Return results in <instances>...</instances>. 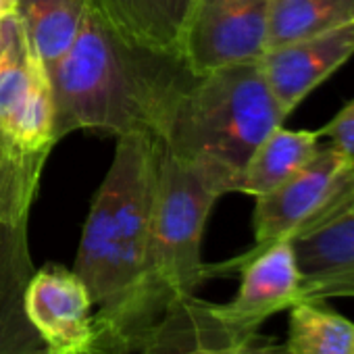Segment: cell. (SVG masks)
I'll use <instances>...</instances> for the list:
<instances>
[{
    "label": "cell",
    "instance_id": "cell-13",
    "mask_svg": "<svg viewBox=\"0 0 354 354\" xmlns=\"http://www.w3.org/2000/svg\"><path fill=\"white\" fill-rule=\"evenodd\" d=\"M125 34L152 48L182 53L194 0H94Z\"/></svg>",
    "mask_w": 354,
    "mask_h": 354
},
{
    "label": "cell",
    "instance_id": "cell-10",
    "mask_svg": "<svg viewBox=\"0 0 354 354\" xmlns=\"http://www.w3.org/2000/svg\"><path fill=\"white\" fill-rule=\"evenodd\" d=\"M248 337L230 329L215 315L213 302L192 294L173 300L158 321L123 348L96 354H236Z\"/></svg>",
    "mask_w": 354,
    "mask_h": 354
},
{
    "label": "cell",
    "instance_id": "cell-15",
    "mask_svg": "<svg viewBox=\"0 0 354 354\" xmlns=\"http://www.w3.org/2000/svg\"><path fill=\"white\" fill-rule=\"evenodd\" d=\"M354 24V0H269L265 50Z\"/></svg>",
    "mask_w": 354,
    "mask_h": 354
},
{
    "label": "cell",
    "instance_id": "cell-24",
    "mask_svg": "<svg viewBox=\"0 0 354 354\" xmlns=\"http://www.w3.org/2000/svg\"><path fill=\"white\" fill-rule=\"evenodd\" d=\"M46 354H53V352H46Z\"/></svg>",
    "mask_w": 354,
    "mask_h": 354
},
{
    "label": "cell",
    "instance_id": "cell-20",
    "mask_svg": "<svg viewBox=\"0 0 354 354\" xmlns=\"http://www.w3.org/2000/svg\"><path fill=\"white\" fill-rule=\"evenodd\" d=\"M236 354H292V350L286 342H275L271 337L254 333L238 346Z\"/></svg>",
    "mask_w": 354,
    "mask_h": 354
},
{
    "label": "cell",
    "instance_id": "cell-2",
    "mask_svg": "<svg viewBox=\"0 0 354 354\" xmlns=\"http://www.w3.org/2000/svg\"><path fill=\"white\" fill-rule=\"evenodd\" d=\"M158 152L160 140L150 133L119 136L82 232L73 273L98 306L94 346L119 333L144 286Z\"/></svg>",
    "mask_w": 354,
    "mask_h": 354
},
{
    "label": "cell",
    "instance_id": "cell-14",
    "mask_svg": "<svg viewBox=\"0 0 354 354\" xmlns=\"http://www.w3.org/2000/svg\"><path fill=\"white\" fill-rule=\"evenodd\" d=\"M88 7L90 0H17L15 15L46 69L71 48Z\"/></svg>",
    "mask_w": 354,
    "mask_h": 354
},
{
    "label": "cell",
    "instance_id": "cell-17",
    "mask_svg": "<svg viewBox=\"0 0 354 354\" xmlns=\"http://www.w3.org/2000/svg\"><path fill=\"white\" fill-rule=\"evenodd\" d=\"M290 310L288 348L292 354H354V321L325 300H298Z\"/></svg>",
    "mask_w": 354,
    "mask_h": 354
},
{
    "label": "cell",
    "instance_id": "cell-3",
    "mask_svg": "<svg viewBox=\"0 0 354 354\" xmlns=\"http://www.w3.org/2000/svg\"><path fill=\"white\" fill-rule=\"evenodd\" d=\"M286 119L259 61L236 63L196 75L175 100L158 140L230 194L252 152Z\"/></svg>",
    "mask_w": 354,
    "mask_h": 354
},
{
    "label": "cell",
    "instance_id": "cell-6",
    "mask_svg": "<svg viewBox=\"0 0 354 354\" xmlns=\"http://www.w3.org/2000/svg\"><path fill=\"white\" fill-rule=\"evenodd\" d=\"M207 279L240 271L238 294L225 304H213L215 315L234 331L254 335L273 315L294 306L302 292V273L292 240L273 242L257 252H244L221 265H207Z\"/></svg>",
    "mask_w": 354,
    "mask_h": 354
},
{
    "label": "cell",
    "instance_id": "cell-8",
    "mask_svg": "<svg viewBox=\"0 0 354 354\" xmlns=\"http://www.w3.org/2000/svg\"><path fill=\"white\" fill-rule=\"evenodd\" d=\"M24 304L28 319L53 354H90L96 339L94 304L73 269L44 265L34 271Z\"/></svg>",
    "mask_w": 354,
    "mask_h": 354
},
{
    "label": "cell",
    "instance_id": "cell-4",
    "mask_svg": "<svg viewBox=\"0 0 354 354\" xmlns=\"http://www.w3.org/2000/svg\"><path fill=\"white\" fill-rule=\"evenodd\" d=\"M221 196L225 192L213 175L160 144L144 286L119 333L90 354L123 348L158 321L173 300L198 290L207 279L203 236Z\"/></svg>",
    "mask_w": 354,
    "mask_h": 354
},
{
    "label": "cell",
    "instance_id": "cell-19",
    "mask_svg": "<svg viewBox=\"0 0 354 354\" xmlns=\"http://www.w3.org/2000/svg\"><path fill=\"white\" fill-rule=\"evenodd\" d=\"M319 131L321 138H325L331 146L339 148L354 160V98L348 100Z\"/></svg>",
    "mask_w": 354,
    "mask_h": 354
},
{
    "label": "cell",
    "instance_id": "cell-5",
    "mask_svg": "<svg viewBox=\"0 0 354 354\" xmlns=\"http://www.w3.org/2000/svg\"><path fill=\"white\" fill-rule=\"evenodd\" d=\"M352 190L354 160L329 142L321 144L315 156L286 184L257 196L250 252L279 240H294L337 217Z\"/></svg>",
    "mask_w": 354,
    "mask_h": 354
},
{
    "label": "cell",
    "instance_id": "cell-7",
    "mask_svg": "<svg viewBox=\"0 0 354 354\" xmlns=\"http://www.w3.org/2000/svg\"><path fill=\"white\" fill-rule=\"evenodd\" d=\"M267 9L269 0H194L180 46L192 73L259 61Z\"/></svg>",
    "mask_w": 354,
    "mask_h": 354
},
{
    "label": "cell",
    "instance_id": "cell-9",
    "mask_svg": "<svg viewBox=\"0 0 354 354\" xmlns=\"http://www.w3.org/2000/svg\"><path fill=\"white\" fill-rule=\"evenodd\" d=\"M352 55L354 24H348L315 38L265 50L259 59V67L273 98L290 117L300 102L346 65Z\"/></svg>",
    "mask_w": 354,
    "mask_h": 354
},
{
    "label": "cell",
    "instance_id": "cell-11",
    "mask_svg": "<svg viewBox=\"0 0 354 354\" xmlns=\"http://www.w3.org/2000/svg\"><path fill=\"white\" fill-rule=\"evenodd\" d=\"M292 244L302 273L300 300L327 302L335 286L354 277V201Z\"/></svg>",
    "mask_w": 354,
    "mask_h": 354
},
{
    "label": "cell",
    "instance_id": "cell-21",
    "mask_svg": "<svg viewBox=\"0 0 354 354\" xmlns=\"http://www.w3.org/2000/svg\"><path fill=\"white\" fill-rule=\"evenodd\" d=\"M342 296H354V277L335 286L329 294V298H342Z\"/></svg>",
    "mask_w": 354,
    "mask_h": 354
},
{
    "label": "cell",
    "instance_id": "cell-18",
    "mask_svg": "<svg viewBox=\"0 0 354 354\" xmlns=\"http://www.w3.org/2000/svg\"><path fill=\"white\" fill-rule=\"evenodd\" d=\"M38 63L19 17L13 13L0 19V127L9 133L28 100Z\"/></svg>",
    "mask_w": 354,
    "mask_h": 354
},
{
    "label": "cell",
    "instance_id": "cell-22",
    "mask_svg": "<svg viewBox=\"0 0 354 354\" xmlns=\"http://www.w3.org/2000/svg\"><path fill=\"white\" fill-rule=\"evenodd\" d=\"M15 9H17V0H0V19L13 15Z\"/></svg>",
    "mask_w": 354,
    "mask_h": 354
},
{
    "label": "cell",
    "instance_id": "cell-12",
    "mask_svg": "<svg viewBox=\"0 0 354 354\" xmlns=\"http://www.w3.org/2000/svg\"><path fill=\"white\" fill-rule=\"evenodd\" d=\"M321 146L319 129H288L279 125L252 152L238 177L236 192L263 196L296 175Z\"/></svg>",
    "mask_w": 354,
    "mask_h": 354
},
{
    "label": "cell",
    "instance_id": "cell-23",
    "mask_svg": "<svg viewBox=\"0 0 354 354\" xmlns=\"http://www.w3.org/2000/svg\"><path fill=\"white\" fill-rule=\"evenodd\" d=\"M352 201H354V190H352V194H350V198L346 201V205H348V203H352ZM346 205H344V207H346Z\"/></svg>",
    "mask_w": 354,
    "mask_h": 354
},
{
    "label": "cell",
    "instance_id": "cell-16",
    "mask_svg": "<svg viewBox=\"0 0 354 354\" xmlns=\"http://www.w3.org/2000/svg\"><path fill=\"white\" fill-rule=\"evenodd\" d=\"M50 150L26 148L0 127V221L30 217Z\"/></svg>",
    "mask_w": 354,
    "mask_h": 354
},
{
    "label": "cell",
    "instance_id": "cell-1",
    "mask_svg": "<svg viewBox=\"0 0 354 354\" xmlns=\"http://www.w3.org/2000/svg\"><path fill=\"white\" fill-rule=\"evenodd\" d=\"M48 77L57 144L77 129L160 138L175 100L196 75L182 53L138 42L90 0L75 42Z\"/></svg>",
    "mask_w": 354,
    "mask_h": 354
}]
</instances>
